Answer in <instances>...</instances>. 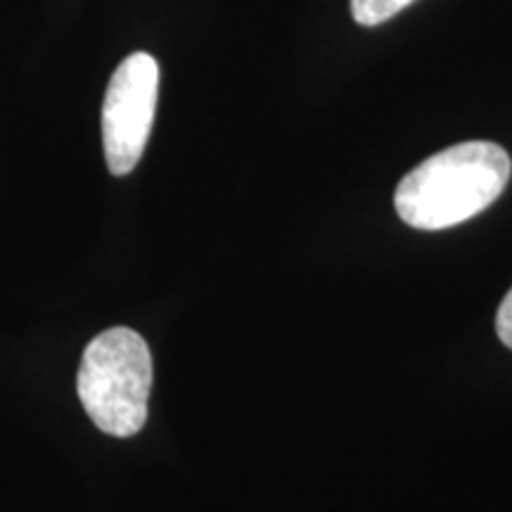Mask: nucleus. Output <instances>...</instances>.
I'll return each mask as SVG.
<instances>
[{"instance_id":"5","label":"nucleus","mask_w":512,"mask_h":512,"mask_svg":"<svg viewBox=\"0 0 512 512\" xmlns=\"http://www.w3.org/2000/svg\"><path fill=\"white\" fill-rule=\"evenodd\" d=\"M496 330L498 337L505 347L512 349V290L505 294V299L501 302V309H498L496 316Z\"/></svg>"},{"instance_id":"3","label":"nucleus","mask_w":512,"mask_h":512,"mask_svg":"<svg viewBox=\"0 0 512 512\" xmlns=\"http://www.w3.org/2000/svg\"><path fill=\"white\" fill-rule=\"evenodd\" d=\"M159 95V64L150 53H133L119 64L102 102V145L107 169L126 176L143 157Z\"/></svg>"},{"instance_id":"4","label":"nucleus","mask_w":512,"mask_h":512,"mask_svg":"<svg viewBox=\"0 0 512 512\" xmlns=\"http://www.w3.org/2000/svg\"><path fill=\"white\" fill-rule=\"evenodd\" d=\"M411 3L413 0H351V15L363 27H377Z\"/></svg>"},{"instance_id":"1","label":"nucleus","mask_w":512,"mask_h":512,"mask_svg":"<svg viewBox=\"0 0 512 512\" xmlns=\"http://www.w3.org/2000/svg\"><path fill=\"white\" fill-rule=\"evenodd\" d=\"M501 145L472 140L437 152L399 183L394 207L411 228L444 230L482 214L510 181Z\"/></svg>"},{"instance_id":"2","label":"nucleus","mask_w":512,"mask_h":512,"mask_svg":"<svg viewBox=\"0 0 512 512\" xmlns=\"http://www.w3.org/2000/svg\"><path fill=\"white\" fill-rule=\"evenodd\" d=\"M152 392V354L136 330L110 328L83 351L79 399L95 427L112 437L143 430Z\"/></svg>"}]
</instances>
